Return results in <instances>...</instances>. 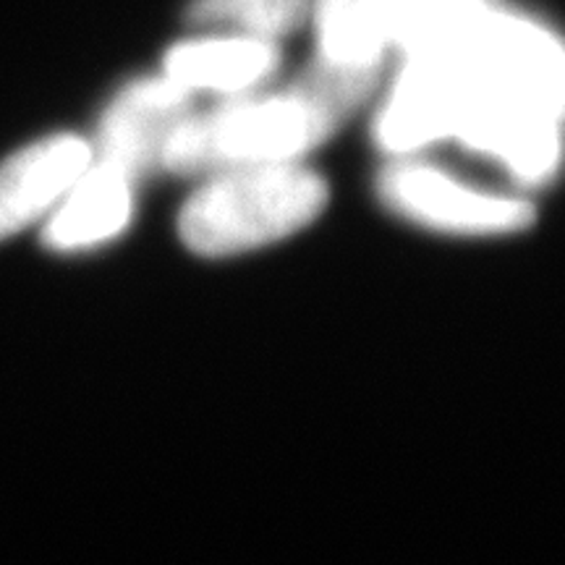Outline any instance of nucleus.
<instances>
[{
    "label": "nucleus",
    "instance_id": "10",
    "mask_svg": "<svg viewBox=\"0 0 565 565\" xmlns=\"http://www.w3.org/2000/svg\"><path fill=\"white\" fill-rule=\"evenodd\" d=\"M186 13L196 24H231L252 38L273 40L307 19L309 0H194Z\"/></svg>",
    "mask_w": 565,
    "mask_h": 565
},
{
    "label": "nucleus",
    "instance_id": "7",
    "mask_svg": "<svg viewBox=\"0 0 565 565\" xmlns=\"http://www.w3.org/2000/svg\"><path fill=\"white\" fill-rule=\"evenodd\" d=\"M134 181L121 168L92 158L45 225V244L55 252H79L116 238L131 221Z\"/></svg>",
    "mask_w": 565,
    "mask_h": 565
},
{
    "label": "nucleus",
    "instance_id": "8",
    "mask_svg": "<svg viewBox=\"0 0 565 565\" xmlns=\"http://www.w3.org/2000/svg\"><path fill=\"white\" fill-rule=\"evenodd\" d=\"M419 0H317L322 58L343 66L380 63L385 47L404 45Z\"/></svg>",
    "mask_w": 565,
    "mask_h": 565
},
{
    "label": "nucleus",
    "instance_id": "9",
    "mask_svg": "<svg viewBox=\"0 0 565 565\" xmlns=\"http://www.w3.org/2000/svg\"><path fill=\"white\" fill-rule=\"evenodd\" d=\"M280 53L273 40L212 38L173 45L166 55L168 79L186 92L210 89L236 95L265 82L278 68Z\"/></svg>",
    "mask_w": 565,
    "mask_h": 565
},
{
    "label": "nucleus",
    "instance_id": "2",
    "mask_svg": "<svg viewBox=\"0 0 565 565\" xmlns=\"http://www.w3.org/2000/svg\"><path fill=\"white\" fill-rule=\"evenodd\" d=\"M338 126L333 113L294 84L286 95L254 97L186 118L168 139L160 166L173 173H223L294 162Z\"/></svg>",
    "mask_w": 565,
    "mask_h": 565
},
{
    "label": "nucleus",
    "instance_id": "1",
    "mask_svg": "<svg viewBox=\"0 0 565 565\" xmlns=\"http://www.w3.org/2000/svg\"><path fill=\"white\" fill-rule=\"evenodd\" d=\"M328 204V183L296 162L215 173L189 196L179 233L202 257H231L275 244L309 225Z\"/></svg>",
    "mask_w": 565,
    "mask_h": 565
},
{
    "label": "nucleus",
    "instance_id": "3",
    "mask_svg": "<svg viewBox=\"0 0 565 565\" xmlns=\"http://www.w3.org/2000/svg\"><path fill=\"white\" fill-rule=\"evenodd\" d=\"M454 51L492 87L565 124V42L542 24L492 3Z\"/></svg>",
    "mask_w": 565,
    "mask_h": 565
},
{
    "label": "nucleus",
    "instance_id": "5",
    "mask_svg": "<svg viewBox=\"0 0 565 565\" xmlns=\"http://www.w3.org/2000/svg\"><path fill=\"white\" fill-rule=\"evenodd\" d=\"M189 100L192 92L168 76L124 87L105 110L95 158L121 168L131 181L141 179L162 162L168 139L189 118Z\"/></svg>",
    "mask_w": 565,
    "mask_h": 565
},
{
    "label": "nucleus",
    "instance_id": "6",
    "mask_svg": "<svg viewBox=\"0 0 565 565\" xmlns=\"http://www.w3.org/2000/svg\"><path fill=\"white\" fill-rule=\"evenodd\" d=\"M95 150L76 134H55L0 162V242L58 207Z\"/></svg>",
    "mask_w": 565,
    "mask_h": 565
},
{
    "label": "nucleus",
    "instance_id": "4",
    "mask_svg": "<svg viewBox=\"0 0 565 565\" xmlns=\"http://www.w3.org/2000/svg\"><path fill=\"white\" fill-rule=\"evenodd\" d=\"M380 196L401 217L458 236H494L526 228L534 207L513 196L482 194L429 166H391L380 175Z\"/></svg>",
    "mask_w": 565,
    "mask_h": 565
}]
</instances>
